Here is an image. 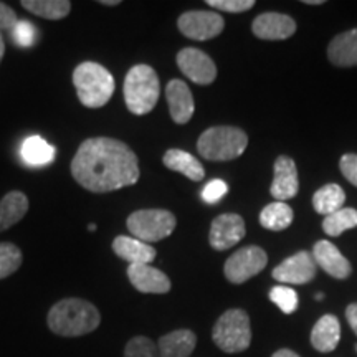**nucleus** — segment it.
I'll use <instances>...</instances> for the list:
<instances>
[{
    "label": "nucleus",
    "mask_w": 357,
    "mask_h": 357,
    "mask_svg": "<svg viewBox=\"0 0 357 357\" xmlns=\"http://www.w3.org/2000/svg\"><path fill=\"white\" fill-rule=\"evenodd\" d=\"M71 176L83 189L105 194L139 181V160L126 142L113 137H89L71 160Z\"/></svg>",
    "instance_id": "1"
},
{
    "label": "nucleus",
    "mask_w": 357,
    "mask_h": 357,
    "mask_svg": "<svg viewBox=\"0 0 357 357\" xmlns=\"http://www.w3.org/2000/svg\"><path fill=\"white\" fill-rule=\"evenodd\" d=\"M48 329L61 337H79L96 331L101 324L98 307L82 298H65L50 307L47 316Z\"/></svg>",
    "instance_id": "2"
},
{
    "label": "nucleus",
    "mask_w": 357,
    "mask_h": 357,
    "mask_svg": "<svg viewBox=\"0 0 357 357\" xmlns=\"http://www.w3.org/2000/svg\"><path fill=\"white\" fill-rule=\"evenodd\" d=\"M73 84L82 105L91 109L108 105L116 86L113 75L96 61L79 63L73 71Z\"/></svg>",
    "instance_id": "3"
},
{
    "label": "nucleus",
    "mask_w": 357,
    "mask_h": 357,
    "mask_svg": "<svg viewBox=\"0 0 357 357\" xmlns=\"http://www.w3.org/2000/svg\"><path fill=\"white\" fill-rule=\"evenodd\" d=\"M124 101L128 109L136 116L149 114L155 108L160 95L159 77L153 66L136 65L124 78Z\"/></svg>",
    "instance_id": "4"
},
{
    "label": "nucleus",
    "mask_w": 357,
    "mask_h": 357,
    "mask_svg": "<svg viewBox=\"0 0 357 357\" xmlns=\"http://www.w3.org/2000/svg\"><path fill=\"white\" fill-rule=\"evenodd\" d=\"M248 146V136L234 126H213L200 134L197 151L204 159L231 160L240 158Z\"/></svg>",
    "instance_id": "5"
},
{
    "label": "nucleus",
    "mask_w": 357,
    "mask_h": 357,
    "mask_svg": "<svg viewBox=\"0 0 357 357\" xmlns=\"http://www.w3.org/2000/svg\"><path fill=\"white\" fill-rule=\"evenodd\" d=\"M212 339L218 349L229 354L247 351L252 344V326L243 310L225 311L213 326Z\"/></svg>",
    "instance_id": "6"
},
{
    "label": "nucleus",
    "mask_w": 357,
    "mask_h": 357,
    "mask_svg": "<svg viewBox=\"0 0 357 357\" xmlns=\"http://www.w3.org/2000/svg\"><path fill=\"white\" fill-rule=\"evenodd\" d=\"M176 215L162 208H142L128 217V230L134 238L144 243H154L167 238L176 229Z\"/></svg>",
    "instance_id": "7"
},
{
    "label": "nucleus",
    "mask_w": 357,
    "mask_h": 357,
    "mask_svg": "<svg viewBox=\"0 0 357 357\" xmlns=\"http://www.w3.org/2000/svg\"><path fill=\"white\" fill-rule=\"evenodd\" d=\"M266 263L268 257L265 250L250 245V247L240 248L225 261L223 273L230 283L242 284L265 270Z\"/></svg>",
    "instance_id": "8"
},
{
    "label": "nucleus",
    "mask_w": 357,
    "mask_h": 357,
    "mask_svg": "<svg viewBox=\"0 0 357 357\" xmlns=\"http://www.w3.org/2000/svg\"><path fill=\"white\" fill-rule=\"evenodd\" d=\"M177 26L184 37L195 42H207L223 32L225 20L212 10H189L178 17Z\"/></svg>",
    "instance_id": "9"
},
{
    "label": "nucleus",
    "mask_w": 357,
    "mask_h": 357,
    "mask_svg": "<svg viewBox=\"0 0 357 357\" xmlns=\"http://www.w3.org/2000/svg\"><path fill=\"white\" fill-rule=\"evenodd\" d=\"M177 66L190 82L207 86L215 82L217 66L207 53L199 48H184L177 53Z\"/></svg>",
    "instance_id": "10"
},
{
    "label": "nucleus",
    "mask_w": 357,
    "mask_h": 357,
    "mask_svg": "<svg viewBox=\"0 0 357 357\" xmlns=\"http://www.w3.org/2000/svg\"><path fill=\"white\" fill-rule=\"evenodd\" d=\"M273 278L283 284H306L314 280L316 261L310 252H298L288 257L273 270Z\"/></svg>",
    "instance_id": "11"
},
{
    "label": "nucleus",
    "mask_w": 357,
    "mask_h": 357,
    "mask_svg": "<svg viewBox=\"0 0 357 357\" xmlns=\"http://www.w3.org/2000/svg\"><path fill=\"white\" fill-rule=\"evenodd\" d=\"M245 231L247 229H245L242 217L236 215V213H223L212 222L208 242H211L213 250L223 252V250H229L238 242H242Z\"/></svg>",
    "instance_id": "12"
},
{
    "label": "nucleus",
    "mask_w": 357,
    "mask_h": 357,
    "mask_svg": "<svg viewBox=\"0 0 357 357\" xmlns=\"http://www.w3.org/2000/svg\"><path fill=\"white\" fill-rule=\"evenodd\" d=\"M298 190H300V178H298L296 164L288 155H280L275 160V177L271 182L270 194L273 195L276 202H287L296 197Z\"/></svg>",
    "instance_id": "13"
},
{
    "label": "nucleus",
    "mask_w": 357,
    "mask_h": 357,
    "mask_svg": "<svg viewBox=\"0 0 357 357\" xmlns=\"http://www.w3.org/2000/svg\"><path fill=\"white\" fill-rule=\"evenodd\" d=\"M128 278L137 291L146 294H164L172 288L171 280L166 273L151 265H129Z\"/></svg>",
    "instance_id": "14"
},
{
    "label": "nucleus",
    "mask_w": 357,
    "mask_h": 357,
    "mask_svg": "<svg viewBox=\"0 0 357 357\" xmlns=\"http://www.w3.org/2000/svg\"><path fill=\"white\" fill-rule=\"evenodd\" d=\"M252 30L261 40H287L296 32V24L284 13L266 12L253 20Z\"/></svg>",
    "instance_id": "15"
},
{
    "label": "nucleus",
    "mask_w": 357,
    "mask_h": 357,
    "mask_svg": "<svg viewBox=\"0 0 357 357\" xmlns=\"http://www.w3.org/2000/svg\"><path fill=\"white\" fill-rule=\"evenodd\" d=\"M312 258L316 265L323 268L328 275H331L336 280H346L352 273L351 263L347 258L339 252L336 245H333L328 240H319L312 248Z\"/></svg>",
    "instance_id": "16"
},
{
    "label": "nucleus",
    "mask_w": 357,
    "mask_h": 357,
    "mask_svg": "<svg viewBox=\"0 0 357 357\" xmlns=\"http://www.w3.org/2000/svg\"><path fill=\"white\" fill-rule=\"evenodd\" d=\"M166 98L171 118L176 124H187L195 111L190 88L182 79H171L166 86Z\"/></svg>",
    "instance_id": "17"
},
{
    "label": "nucleus",
    "mask_w": 357,
    "mask_h": 357,
    "mask_svg": "<svg viewBox=\"0 0 357 357\" xmlns=\"http://www.w3.org/2000/svg\"><path fill=\"white\" fill-rule=\"evenodd\" d=\"M113 252L121 260L128 261L129 265H141V263L149 265L158 257V252H155L154 247L128 235L116 236L113 240Z\"/></svg>",
    "instance_id": "18"
},
{
    "label": "nucleus",
    "mask_w": 357,
    "mask_h": 357,
    "mask_svg": "<svg viewBox=\"0 0 357 357\" xmlns=\"http://www.w3.org/2000/svg\"><path fill=\"white\" fill-rule=\"evenodd\" d=\"M328 56L333 65L347 68L357 65V29L336 35L328 47Z\"/></svg>",
    "instance_id": "19"
},
{
    "label": "nucleus",
    "mask_w": 357,
    "mask_h": 357,
    "mask_svg": "<svg viewBox=\"0 0 357 357\" xmlns=\"http://www.w3.org/2000/svg\"><path fill=\"white\" fill-rule=\"evenodd\" d=\"M197 346V336L190 329L164 334L158 342L159 357H189Z\"/></svg>",
    "instance_id": "20"
},
{
    "label": "nucleus",
    "mask_w": 357,
    "mask_h": 357,
    "mask_svg": "<svg viewBox=\"0 0 357 357\" xmlns=\"http://www.w3.org/2000/svg\"><path fill=\"white\" fill-rule=\"evenodd\" d=\"M341 339V324L334 314H324L311 331V344L319 352H333Z\"/></svg>",
    "instance_id": "21"
},
{
    "label": "nucleus",
    "mask_w": 357,
    "mask_h": 357,
    "mask_svg": "<svg viewBox=\"0 0 357 357\" xmlns=\"http://www.w3.org/2000/svg\"><path fill=\"white\" fill-rule=\"evenodd\" d=\"M164 166L185 176L190 181L199 182L205 177V169L197 158L182 149H169L162 158Z\"/></svg>",
    "instance_id": "22"
},
{
    "label": "nucleus",
    "mask_w": 357,
    "mask_h": 357,
    "mask_svg": "<svg viewBox=\"0 0 357 357\" xmlns=\"http://www.w3.org/2000/svg\"><path fill=\"white\" fill-rule=\"evenodd\" d=\"M29 212V197L20 190L8 192L0 200V231L12 229Z\"/></svg>",
    "instance_id": "23"
},
{
    "label": "nucleus",
    "mask_w": 357,
    "mask_h": 357,
    "mask_svg": "<svg viewBox=\"0 0 357 357\" xmlns=\"http://www.w3.org/2000/svg\"><path fill=\"white\" fill-rule=\"evenodd\" d=\"M346 194L341 185L337 184H326L314 192L312 195V207L321 215L328 217L331 213L341 211L344 207Z\"/></svg>",
    "instance_id": "24"
},
{
    "label": "nucleus",
    "mask_w": 357,
    "mask_h": 357,
    "mask_svg": "<svg viewBox=\"0 0 357 357\" xmlns=\"http://www.w3.org/2000/svg\"><path fill=\"white\" fill-rule=\"evenodd\" d=\"M22 159L32 167L47 166L55 159V147L48 144L43 137L32 136L22 144Z\"/></svg>",
    "instance_id": "25"
},
{
    "label": "nucleus",
    "mask_w": 357,
    "mask_h": 357,
    "mask_svg": "<svg viewBox=\"0 0 357 357\" xmlns=\"http://www.w3.org/2000/svg\"><path fill=\"white\" fill-rule=\"evenodd\" d=\"M20 6L26 12L47 20H61L71 12L68 0H22Z\"/></svg>",
    "instance_id": "26"
},
{
    "label": "nucleus",
    "mask_w": 357,
    "mask_h": 357,
    "mask_svg": "<svg viewBox=\"0 0 357 357\" xmlns=\"http://www.w3.org/2000/svg\"><path fill=\"white\" fill-rule=\"evenodd\" d=\"M294 212L287 202L268 204L260 213V223L263 229L271 231H281L293 223Z\"/></svg>",
    "instance_id": "27"
},
{
    "label": "nucleus",
    "mask_w": 357,
    "mask_h": 357,
    "mask_svg": "<svg viewBox=\"0 0 357 357\" xmlns=\"http://www.w3.org/2000/svg\"><path fill=\"white\" fill-rule=\"evenodd\" d=\"M357 227V211L356 208L342 207L341 211L331 213L323 220V230L329 236H339L344 231Z\"/></svg>",
    "instance_id": "28"
},
{
    "label": "nucleus",
    "mask_w": 357,
    "mask_h": 357,
    "mask_svg": "<svg viewBox=\"0 0 357 357\" xmlns=\"http://www.w3.org/2000/svg\"><path fill=\"white\" fill-rule=\"evenodd\" d=\"M24 255L22 250L13 243H0V280L15 273L22 266Z\"/></svg>",
    "instance_id": "29"
},
{
    "label": "nucleus",
    "mask_w": 357,
    "mask_h": 357,
    "mask_svg": "<svg viewBox=\"0 0 357 357\" xmlns=\"http://www.w3.org/2000/svg\"><path fill=\"white\" fill-rule=\"evenodd\" d=\"M270 300L275 303L276 306L280 307L284 314H291L298 310V294L293 288L284 287V284H278V287H273L270 289Z\"/></svg>",
    "instance_id": "30"
},
{
    "label": "nucleus",
    "mask_w": 357,
    "mask_h": 357,
    "mask_svg": "<svg viewBox=\"0 0 357 357\" xmlns=\"http://www.w3.org/2000/svg\"><path fill=\"white\" fill-rule=\"evenodd\" d=\"M124 357H159L158 344L146 336H136L128 341Z\"/></svg>",
    "instance_id": "31"
},
{
    "label": "nucleus",
    "mask_w": 357,
    "mask_h": 357,
    "mask_svg": "<svg viewBox=\"0 0 357 357\" xmlns=\"http://www.w3.org/2000/svg\"><path fill=\"white\" fill-rule=\"evenodd\" d=\"M10 35L13 38V42H15L22 48L32 47V45L35 43V40H37V30H35V26L26 20L17 22V25L13 26Z\"/></svg>",
    "instance_id": "32"
},
{
    "label": "nucleus",
    "mask_w": 357,
    "mask_h": 357,
    "mask_svg": "<svg viewBox=\"0 0 357 357\" xmlns=\"http://www.w3.org/2000/svg\"><path fill=\"white\" fill-rule=\"evenodd\" d=\"M227 192H229V185H227V182H223L222 178H213V181L208 182L207 185L204 187L202 190V200L205 204H218L220 200L225 197Z\"/></svg>",
    "instance_id": "33"
},
{
    "label": "nucleus",
    "mask_w": 357,
    "mask_h": 357,
    "mask_svg": "<svg viewBox=\"0 0 357 357\" xmlns=\"http://www.w3.org/2000/svg\"><path fill=\"white\" fill-rule=\"evenodd\" d=\"M208 7L217 8L222 12H230V13H240L247 12L252 7H255L253 0H207Z\"/></svg>",
    "instance_id": "34"
},
{
    "label": "nucleus",
    "mask_w": 357,
    "mask_h": 357,
    "mask_svg": "<svg viewBox=\"0 0 357 357\" xmlns=\"http://www.w3.org/2000/svg\"><path fill=\"white\" fill-rule=\"evenodd\" d=\"M339 167H341L342 176H344L352 185L357 187V154L342 155Z\"/></svg>",
    "instance_id": "35"
},
{
    "label": "nucleus",
    "mask_w": 357,
    "mask_h": 357,
    "mask_svg": "<svg viewBox=\"0 0 357 357\" xmlns=\"http://www.w3.org/2000/svg\"><path fill=\"white\" fill-rule=\"evenodd\" d=\"M17 13L13 10L12 7H8L7 3L0 2V32L2 30H8V32H12L13 26L17 25Z\"/></svg>",
    "instance_id": "36"
},
{
    "label": "nucleus",
    "mask_w": 357,
    "mask_h": 357,
    "mask_svg": "<svg viewBox=\"0 0 357 357\" xmlns=\"http://www.w3.org/2000/svg\"><path fill=\"white\" fill-rule=\"evenodd\" d=\"M346 318H347V323H349V326H351V329L356 333V336H357V303H352V305L347 306Z\"/></svg>",
    "instance_id": "37"
},
{
    "label": "nucleus",
    "mask_w": 357,
    "mask_h": 357,
    "mask_svg": "<svg viewBox=\"0 0 357 357\" xmlns=\"http://www.w3.org/2000/svg\"><path fill=\"white\" fill-rule=\"evenodd\" d=\"M271 357H300V356H298L296 352L291 349H280V351H276Z\"/></svg>",
    "instance_id": "38"
},
{
    "label": "nucleus",
    "mask_w": 357,
    "mask_h": 357,
    "mask_svg": "<svg viewBox=\"0 0 357 357\" xmlns=\"http://www.w3.org/2000/svg\"><path fill=\"white\" fill-rule=\"evenodd\" d=\"M100 3L101 6H105V7H116V6H119V0H100Z\"/></svg>",
    "instance_id": "39"
},
{
    "label": "nucleus",
    "mask_w": 357,
    "mask_h": 357,
    "mask_svg": "<svg viewBox=\"0 0 357 357\" xmlns=\"http://www.w3.org/2000/svg\"><path fill=\"white\" fill-rule=\"evenodd\" d=\"M3 55H6V42H3L2 33H0V63H2Z\"/></svg>",
    "instance_id": "40"
},
{
    "label": "nucleus",
    "mask_w": 357,
    "mask_h": 357,
    "mask_svg": "<svg viewBox=\"0 0 357 357\" xmlns=\"http://www.w3.org/2000/svg\"><path fill=\"white\" fill-rule=\"evenodd\" d=\"M306 6H323L324 0H305Z\"/></svg>",
    "instance_id": "41"
},
{
    "label": "nucleus",
    "mask_w": 357,
    "mask_h": 357,
    "mask_svg": "<svg viewBox=\"0 0 357 357\" xmlns=\"http://www.w3.org/2000/svg\"><path fill=\"white\" fill-rule=\"evenodd\" d=\"M88 230H89V231H95V230H96V225H95V223H89V225H88Z\"/></svg>",
    "instance_id": "42"
},
{
    "label": "nucleus",
    "mask_w": 357,
    "mask_h": 357,
    "mask_svg": "<svg viewBox=\"0 0 357 357\" xmlns=\"http://www.w3.org/2000/svg\"><path fill=\"white\" fill-rule=\"evenodd\" d=\"M316 300H318V301H323V300H324V294H323V293L316 294Z\"/></svg>",
    "instance_id": "43"
},
{
    "label": "nucleus",
    "mask_w": 357,
    "mask_h": 357,
    "mask_svg": "<svg viewBox=\"0 0 357 357\" xmlns=\"http://www.w3.org/2000/svg\"><path fill=\"white\" fill-rule=\"evenodd\" d=\"M356 351H357V347H356Z\"/></svg>",
    "instance_id": "44"
}]
</instances>
